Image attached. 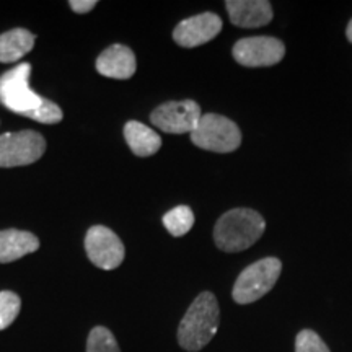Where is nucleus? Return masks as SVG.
Returning <instances> with one entry per match:
<instances>
[{
	"label": "nucleus",
	"instance_id": "dca6fc26",
	"mask_svg": "<svg viewBox=\"0 0 352 352\" xmlns=\"http://www.w3.org/2000/svg\"><path fill=\"white\" fill-rule=\"evenodd\" d=\"M164 226L173 236H183L195 226V212L189 206H176L164 215Z\"/></svg>",
	"mask_w": 352,
	"mask_h": 352
},
{
	"label": "nucleus",
	"instance_id": "a211bd4d",
	"mask_svg": "<svg viewBox=\"0 0 352 352\" xmlns=\"http://www.w3.org/2000/svg\"><path fill=\"white\" fill-rule=\"evenodd\" d=\"M21 300L16 294L10 290L0 292V331L10 327L20 314Z\"/></svg>",
	"mask_w": 352,
	"mask_h": 352
},
{
	"label": "nucleus",
	"instance_id": "0eeeda50",
	"mask_svg": "<svg viewBox=\"0 0 352 352\" xmlns=\"http://www.w3.org/2000/svg\"><path fill=\"white\" fill-rule=\"evenodd\" d=\"M85 250L88 259L100 270H116L124 261V245H122L120 236L108 227L95 226L88 228Z\"/></svg>",
	"mask_w": 352,
	"mask_h": 352
},
{
	"label": "nucleus",
	"instance_id": "9d476101",
	"mask_svg": "<svg viewBox=\"0 0 352 352\" xmlns=\"http://www.w3.org/2000/svg\"><path fill=\"white\" fill-rule=\"evenodd\" d=\"M220 32H222L220 16L212 12H206L178 23L173 32V39L183 47H196L209 43Z\"/></svg>",
	"mask_w": 352,
	"mask_h": 352
},
{
	"label": "nucleus",
	"instance_id": "aec40b11",
	"mask_svg": "<svg viewBox=\"0 0 352 352\" xmlns=\"http://www.w3.org/2000/svg\"><path fill=\"white\" fill-rule=\"evenodd\" d=\"M96 0H70L69 6L76 13H88L96 7Z\"/></svg>",
	"mask_w": 352,
	"mask_h": 352
},
{
	"label": "nucleus",
	"instance_id": "4468645a",
	"mask_svg": "<svg viewBox=\"0 0 352 352\" xmlns=\"http://www.w3.org/2000/svg\"><path fill=\"white\" fill-rule=\"evenodd\" d=\"M124 139L134 155L151 157L160 151L162 138L155 131L139 121H129L124 126Z\"/></svg>",
	"mask_w": 352,
	"mask_h": 352
},
{
	"label": "nucleus",
	"instance_id": "423d86ee",
	"mask_svg": "<svg viewBox=\"0 0 352 352\" xmlns=\"http://www.w3.org/2000/svg\"><path fill=\"white\" fill-rule=\"evenodd\" d=\"M46 140L36 131L7 132L0 135V168L32 165L43 157Z\"/></svg>",
	"mask_w": 352,
	"mask_h": 352
},
{
	"label": "nucleus",
	"instance_id": "f8f14e48",
	"mask_svg": "<svg viewBox=\"0 0 352 352\" xmlns=\"http://www.w3.org/2000/svg\"><path fill=\"white\" fill-rule=\"evenodd\" d=\"M228 16L240 28H259L272 20V7L267 0H227Z\"/></svg>",
	"mask_w": 352,
	"mask_h": 352
},
{
	"label": "nucleus",
	"instance_id": "f3484780",
	"mask_svg": "<svg viewBox=\"0 0 352 352\" xmlns=\"http://www.w3.org/2000/svg\"><path fill=\"white\" fill-rule=\"evenodd\" d=\"M87 352H121V349L108 328L95 327L88 334Z\"/></svg>",
	"mask_w": 352,
	"mask_h": 352
},
{
	"label": "nucleus",
	"instance_id": "20e7f679",
	"mask_svg": "<svg viewBox=\"0 0 352 352\" xmlns=\"http://www.w3.org/2000/svg\"><path fill=\"white\" fill-rule=\"evenodd\" d=\"M283 271V263L277 258H264L240 272L233 285L232 297L240 305L259 300L274 287Z\"/></svg>",
	"mask_w": 352,
	"mask_h": 352
},
{
	"label": "nucleus",
	"instance_id": "2eb2a0df",
	"mask_svg": "<svg viewBox=\"0 0 352 352\" xmlns=\"http://www.w3.org/2000/svg\"><path fill=\"white\" fill-rule=\"evenodd\" d=\"M34 41L36 36L23 28H15L0 34V63H16L33 50Z\"/></svg>",
	"mask_w": 352,
	"mask_h": 352
},
{
	"label": "nucleus",
	"instance_id": "6ab92c4d",
	"mask_svg": "<svg viewBox=\"0 0 352 352\" xmlns=\"http://www.w3.org/2000/svg\"><path fill=\"white\" fill-rule=\"evenodd\" d=\"M296 352H329V349L315 331L303 329L296 338Z\"/></svg>",
	"mask_w": 352,
	"mask_h": 352
},
{
	"label": "nucleus",
	"instance_id": "6e6552de",
	"mask_svg": "<svg viewBox=\"0 0 352 352\" xmlns=\"http://www.w3.org/2000/svg\"><path fill=\"white\" fill-rule=\"evenodd\" d=\"M202 116L201 107L192 100L168 101L153 109L151 114L152 124L168 134H191L199 124Z\"/></svg>",
	"mask_w": 352,
	"mask_h": 352
},
{
	"label": "nucleus",
	"instance_id": "f257e3e1",
	"mask_svg": "<svg viewBox=\"0 0 352 352\" xmlns=\"http://www.w3.org/2000/svg\"><path fill=\"white\" fill-rule=\"evenodd\" d=\"M32 65L28 63L16 67L0 77V103L12 113L26 116L43 124H57L63 121L64 114L54 101L43 98L30 88Z\"/></svg>",
	"mask_w": 352,
	"mask_h": 352
},
{
	"label": "nucleus",
	"instance_id": "1a4fd4ad",
	"mask_svg": "<svg viewBox=\"0 0 352 352\" xmlns=\"http://www.w3.org/2000/svg\"><path fill=\"white\" fill-rule=\"evenodd\" d=\"M232 54L245 67H270L283 60L285 46L280 39L272 36L243 38L235 43Z\"/></svg>",
	"mask_w": 352,
	"mask_h": 352
},
{
	"label": "nucleus",
	"instance_id": "ddd939ff",
	"mask_svg": "<svg viewBox=\"0 0 352 352\" xmlns=\"http://www.w3.org/2000/svg\"><path fill=\"white\" fill-rule=\"evenodd\" d=\"M39 240L32 232L8 230L0 232V263H12L26 256V254L38 252Z\"/></svg>",
	"mask_w": 352,
	"mask_h": 352
},
{
	"label": "nucleus",
	"instance_id": "39448f33",
	"mask_svg": "<svg viewBox=\"0 0 352 352\" xmlns=\"http://www.w3.org/2000/svg\"><path fill=\"white\" fill-rule=\"evenodd\" d=\"M191 142L202 151L228 153L236 151L241 144L239 126L222 114H202L199 124L191 132Z\"/></svg>",
	"mask_w": 352,
	"mask_h": 352
},
{
	"label": "nucleus",
	"instance_id": "7ed1b4c3",
	"mask_svg": "<svg viewBox=\"0 0 352 352\" xmlns=\"http://www.w3.org/2000/svg\"><path fill=\"white\" fill-rule=\"evenodd\" d=\"M266 222L261 214L253 209L239 208L226 212L214 227V241L226 253H239L248 250L261 239Z\"/></svg>",
	"mask_w": 352,
	"mask_h": 352
},
{
	"label": "nucleus",
	"instance_id": "9b49d317",
	"mask_svg": "<svg viewBox=\"0 0 352 352\" xmlns=\"http://www.w3.org/2000/svg\"><path fill=\"white\" fill-rule=\"evenodd\" d=\"M135 69H138V63H135L134 52L122 44H113L96 59V70L103 77L127 80L134 76Z\"/></svg>",
	"mask_w": 352,
	"mask_h": 352
},
{
	"label": "nucleus",
	"instance_id": "412c9836",
	"mask_svg": "<svg viewBox=\"0 0 352 352\" xmlns=\"http://www.w3.org/2000/svg\"><path fill=\"white\" fill-rule=\"evenodd\" d=\"M346 36L349 41L352 43V20L349 21V25H347V30H346Z\"/></svg>",
	"mask_w": 352,
	"mask_h": 352
},
{
	"label": "nucleus",
	"instance_id": "f03ea898",
	"mask_svg": "<svg viewBox=\"0 0 352 352\" xmlns=\"http://www.w3.org/2000/svg\"><path fill=\"white\" fill-rule=\"evenodd\" d=\"M220 323L219 302L212 292H202L195 298L178 327V342L184 351L197 352L217 334Z\"/></svg>",
	"mask_w": 352,
	"mask_h": 352
}]
</instances>
